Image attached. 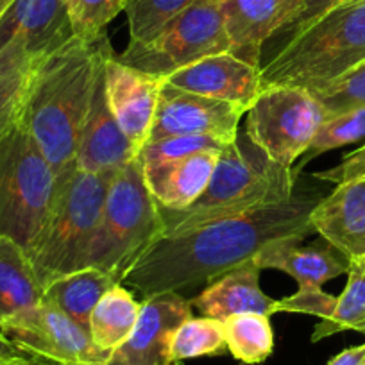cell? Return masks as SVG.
<instances>
[{"label":"cell","instance_id":"obj_1","mask_svg":"<svg viewBox=\"0 0 365 365\" xmlns=\"http://www.w3.org/2000/svg\"><path fill=\"white\" fill-rule=\"evenodd\" d=\"M319 201L294 194L278 205L160 237L125 274L122 285L147 299L213 282L255 259L274 242L315 233L310 213Z\"/></svg>","mask_w":365,"mask_h":365},{"label":"cell","instance_id":"obj_2","mask_svg":"<svg viewBox=\"0 0 365 365\" xmlns=\"http://www.w3.org/2000/svg\"><path fill=\"white\" fill-rule=\"evenodd\" d=\"M110 48L108 36L97 43L72 36L61 47L40 56L31 76L19 118L51 163L58 194L77 168L81 129Z\"/></svg>","mask_w":365,"mask_h":365},{"label":"cell","instance_id":"obj_3","mask_svg":"<svg viewBox=\"0 0 365 365\" xmlns=\"http://www.w3.org/2000/svg\"><path fill=\"white\" fill-rule=\"evenodd\" d=\"M297 174L270 161L245 133H238L219 154L205 194L185 210L160 208L163 237L289 201L296 194Z\"/></svg>","mask_w":365,"mask_h":365},{"label":"cell","instance_id":"obj_4","mask_svg":"<svg viewBox=\"0 0 365 365\" xmlns=\"http://www.w3.org/2000/svg\"><path fill=\"white\" fill-rule=\"evenodd\" d=\"M365 59V0H342L304 29L259 70L262 88L315 90Z\"/></svg>","mask_w":365,"mask_h":365},{"label":"cell","instance_id":"obj_5","mask_svg":"<svg viewBox=\"0 0 365 365\" xmlns=\"http://www.w3.org/2000/svg\"><path fill=\"white\" fill-rule=\"evenodd\" d=\"M113 175L76 168L58 194L43 230L27 251L41 287L90 267Z\"/></svg>","mask_w":365,"mask_h":365},{"label":"cell","instance_id":"obj_6","mask_svg":"<svg viewBox=\"0 0 365 365\" xmlns=\"http://www.w3.org/2000/svg\"><path fill=\"white\" fill-rule=\"evenodd\" d=\"M56 195L54 170L19 118L0 135V235L29 251Z\"/></svg>","mask_w":365,"mask_h":365},{"label":"cell","instance_id":"obj_7","mask_svg":"<svg viewBox=\"0 0 365 365\" xmlns=\"http://www.w3.org/2000/svg\"><path fill=\"white\" fill-rule=\"evenodd\" d=\"M163 237L160 206L143 179L138 156L117 172L108 187L90 267L111 274L118 283L140 256Z\"/></svg>","mask_w":365,"mask_h":365},{"label":"cell","instance_id":"obj_8","mask_svg":"<svg viewBox=\"0 0 365 365\" xmlns=\"http://www.w3.org/2000/svg\"><path fill=\"white\" fill-rule=\"evenodd\" d=\"M220 0H194L147 43H129L115 58L131 68L167 79L208 56L230 52Z\"/></svg>","mask_w":365,"mask_h":365},{"label":"cell","instance_id":"obj_9","mask_svg":"<svg viewBox=\"0 0 365 365\" xmlns=\"http://www.w3.org/2000/svg\"><path fill=\"white\" fill-rule=\"evenodd\" d=\"M324 120V110L308 90L267 86L247 110L245 135L270 161L294 170Z\"/></svg>","mask_w":365,"mask_h":365},{"label":"cell","instance_id":"obj_10","mask_svg":"<svg viewBox=\"0 0 365 365\" xmlns=\"http://www.w3.org/2000/svg\"><path fill=\"white\" fill-rule=\"evenodd\" d=\"M0 333L24 353L58 365H104L110 358L93 344L88 329L43 299L38 307L2 322Z\"/></svg>","mask_w":365,"mask_h":365},{"label":"cell","instance_id":"obj_11","mask_svg":"<svg viewBox=\"0 0 365 365\" xmlns=\"http://www.w3.org/2000/svg\"><path fill=\"white\" fill-rule=\"evenodd\" d=\"M245 113L247 110L237 104L179 90L163 81L149 142L187 135H212L233 142Z\"/></svg>","mask_w":365,"mask_h":365},{"label":"cell","instance_id":"obj_12","mask_svg":"<svg viewBox=\"0 0 365 365\" xmlns=\"http://www.w3.org/2000/svg\"><path fill=\"white\" fill-rule=\"evenodd\" d=\"M163 81L120 63L113 48L104 58L108 104L136 154L149 142Z\"/></svg>","mask_w":365,"mask_h":365},{"label":"cell","instance_id":"obj_13","mask_svg":"<svg viewBox=\"0 0 365 365\" xmlns=\"http://www.w3.org/2000/svg\"><path fill=\"white\" fill-rule=\"evenodd\" d=\"M190 317H194L192 303L179 294L147 297L129 339L104 365H174L170 361L172 331Z\"/></svg>","mask_w":365,"mask_h":365},{"label":"cell","instance_id":"obj_14","mask_svg":"<svg viewBox=\"0 0 365 365\" xmlns=\"http://www.w3.org/2000/svg\"><path fill=\"white\" fill-rule=\"evenodd\" d=\"M262 66L249 65L231 52L208 56L168 76L167 83L179 90L249 110L262 90Z\"/></svg>","mask_w":365,"mask_h":365},{"label":"cell","instance_id":"obj_15","mask_svg":"<svg viewBox=\"0 0 365 365\" xmlns=\"http://www.w3.org/2000/svg\"><path fill=\"white\" fill-rule=\"evenodd\" d=\"M136 156L138 154L135 147L120 129L108 104L103 61L81 129L76 165L81 170L96 172V174H117Z\"/></svg>","mask_w":365,"mask_h":365},{"label":"cell","instance_id":"obj_16","mask_svg":"<svg viewBox=\"0 0 365 365\" xmlns=\"http://www.w3.org/2000/svg\"><path fill=\"white\" fill-rule=\"evenodd\" d=\"M231 41V54L249 65H259L262 45L285 31L303 11L304 0H220Z\"/></svg>","mask_w":365,"mask_h":365},{"label":"cell","instance_id":"obj_17","mask_svg":"<svg viewBox=\"0 0 365 365\" xmlns=\"http://www.w3.org/2000/svg\"><path fill=\"white\" fill-rule=\"evenodd\" d=\"M310 224L322 240L347 262L365 258V174L339 182L310 213Z\"/></svg>","mask_w":365,"mask_h":365},{"label":"cell","instance_id":"obj_18","mask_svg":"<svg viewBox=\"0 0 365 365\" xmlns=\"http://www.w3.org/2000/svg\"><path fill=\"white\" fill-rule=\"evenodd\" d=\"M72 36L65 0H13L0 16V48L20 40L34 56H43Z\"/></svg>","mask_w":365,"mask_h":365},{"label":"cell","instance_id":"obj_19","mask_svg":"<svg viewBox=\"0 0 365 365\" xmlns=\"http://www.w3.org/2000/svg\"><path fill=\"white\" fill-rule=\"evenodd\" d=\"M304 238H285L267 245L255 258L259 269H276L292 276L299 289L317 290L349 270V262L333 245H303Z\"/></svg>","mask_w":365,"mask_h":365},{"label":"cell","instance_id":"obj_20","mask_svg":"<svg viewBox=\"0 0 365 365\" xmlns=\"http://www.w3.org/2000/svg\"><path fill=\"white\" fill-rule=\"evenodd\" d=\"M220 153H199L174 160L142 163L150 195L163 210H185L208 187Z\"/></svg>","mask_w":365,"mask_h":365},{"label":"cell","instance_id":"obj_21","mask_svg":"<svg viewBox=\"0 0 365 365\" xmlns=\"http://www.w3.org/2000/svg\"><path fill=\"white\" fill-rule=\"evenodd\" d=\"M259 269L255 259L213 279L197 297L190 301L202 317L224 321L237 314H278V301L259 289Z\"/></svg>","mask_w":365,"mask_h":365},{"label":"cell","instance_id":"obj_22","mask_svg":"<svg viewBox=\"0 0 365 365\" xmlns=\"http://www.w3.org/2000/svg\"><path fill=\"white\" fill-rule=\"evenodd\" d=\"M41 299L43 287L27 252L11 238L0 235V324L38 307Z\"/></svg>","mask_w":365,"mask_h":365},{"label":"cell","instance_id":"obj_23","mask_svg":"<svg viewBox=\"0 0 365 365\" xmlns=\"http://www.w3.org/2000/svg\"><path fill=\"white\" fill-rule=\"evenodd\" d=\"M115 285H118V282L111 274L96 267H86V269L65 274L45 285L43 301L54 304L72 321L88 329L93 308L97 307L101 297Z\"/></svg>","mask_w":365,"mask_h":365},{"label":"cell","instance_id":"obj_24","mask_svg":"<svg viewBox=\"0 0 365 365\" xmlns=\"http://www.w3.org/2000/svg\"><path fill=\"white\" fill-rule=\"evenodd\" d=\"M142 303L122 283L108 290L90 315V336L97 347L111 354L135 329Z\"/></svg>","mask_w":365,"mask_h":365},{"label":"cell","instance_id":"obj_25","mask_svg":"<svg viewBox=\"0 0 365 365\" xmlns=\"http://www.w3.org/2000/svg\"><path fill=\"white\" fill-rule=\"evenodd\" d=\"M38 58L20 40L0 48V135L19 120Z\"/></svg>","mask_w":365,"mask_h":365},{"label":"cell","instance_id":"obj_26","mask_svg":"<svg viewBox=\"0 0 365 365\" xmlns=\"http://www.w3.org/2000/svg\"><path fill=\"white\" fill-rule=\"evenodd\" d=\"M227 351L247 365L265 361L274 351V331L269 315L237 314L222 321Z\"/></svg>","mask_w":365,"mask_h":365},{"label":"cell","instance_id":"obj_27","mask_svg":"<svg viewBox=\"0 0 365 365\" xmlns=\"http://www.w3.org/2000/svg\"><path fill=\"white\" fill-rule=\"evenodd\" d=\"M347 329L365 333V258L349 262L346 289L336 297L331 315L321 319L315 326L312 342H319Z\"/></svg>","mask_w":365,"mask_h":365},{"label":"cell","instance_id":"obj_28","mask_svg":"<svg viewBox=\"0 0 365 365\" xmlns=\"http://www.w3.org/2000/svg\"><path fill=\"white\" fill-rule=\"evenodd\" d=\"M227 349L222 321L190 317L178 326L170 336V361L179 365L190 358L217 356Z\"/></svg>","mask_w":365,"mask_h":365},{"label":"cell","instance_id":"obj_29","mask_svg":"<svg viewBox=\"0 0 365 365\" xmlns=\"http://www.w3.org/2000/svg\"><path fill=\"white\" fill-rule=\"evenodd\" d=\"M194 0H128L129 43H147L160 34Z\"/></svg>","mask_w":365,"mask_h":365},{"label":"cell","instance_id":"obj_30","mask_svg":"<svg viewBox=\"0 0 365 365\" xmlns=\"http://www.w3.org/2000/svg\"><path fill=\"white\" fill-rule=\"evenodd\" d=\"M128 0H65L72 34L84 43H97L106 27L125 9Z\"/></svg>","mask_w":365,"mask_h":365},{"label":"cell","instance_id":"obj_31","mask_svg":"<svg viewBox=\"0 0 365 365\" xmlns=\"http://www.w3.org/2000/svg\"><path fill=\"white\" fill-rule=\"evenodd\" d=\"M361 140H365V108H356V110L346 111V113L335 115V117H328L315 138L312 140L307 153L303 154L301 163L297 165V168H294V172L297 174L303 165L328 150L361 142Z\"/></svg>","mask_w":365,"mask_h":365},{"label":"cell","instance_id":"obj_32","mask_svg":"<svg viewBox=\"0 0 365 365\" xmlns=\"http://www.w3.org/2000/svg\"><path fill=\"white\" fill-rule=\"evenodd\" d=\"M324 110L326 118L365 108V59L315 90H308Z\"/></svg>","mask_w":365,"mask_h":365},{"label":"cell","instance_id":"obj_33","mask_svg":"<svg viewBox=\"0 0 365 365\" xmlns=\"http://www.w3.org/2000/svg\"><path fill=\"white\" fill-rule=\"evenodd\" d=\"M227 143L230 142L212 135L170 136V138L145 143L140 149L138 160L142 163H156V161L185 158L199 153H222Z\"/></svg>","mask_w":365,"mask_h":365},{"label":"cell","instance_id":"obj_34","mask_svg":"<svg viewBox=\"0 0 365 365\" xmlns=\"http://www.w3.org/2000/svg\"><path fill=\"white\" fill-rule=\"evenodd\" d=\"M336 297L324 292L322 289L317 290H303L297 289V292L290 297H283L278 301L279 312H290V314H308L317 315L321 319H328L335 308Z\"/></svg>","mask_w":365,"mask_h":365},{"label":"cell","instance_id":"obj_35","mask_svg":"<svg viewBox=\"0 0 365 365\" xmlns=\"http://www.w3.org/2000/svg\"><path fill=\"white\" fill-rule=\"evenodd\" d=\"M365 174V140H364V145L360 149L353 150L349 153L347 156L342 158L336 167L329 168V170L324 172H317L314 174L317 179H322V181H329V182H339L347 181V179H353L358 178V175H364Z\"/></svg>","mask_w":365,"mask_h":365},{"label":"cell","instance_id":"obj_36","mask_svg":"<svg viewBox=\"0 0 365 365\" xmlns=\"http://www.w3.org/2000/svg\"><path fill=\"white\" fill-rule=\"evenodd\" d=\"M342 0H304V4H303V11H301V15L297 16L296 22L292 24V26L289 27L290 36L292 34H296L297 31L304 29L307 26H310L314 20H317L319 16L324 15L326 11H329L331 8H335L336 4H340Z\"/></svg>","mask_w":365,"mask_h":365},{"label":"cell","instance_id":"obj_37","mask_svg":"<svg viewBox=\"0 0 365 365\" xmlns=\"http://www.w3.org/2000/svg\"><path fill=\"white\" fill-rule=\"evenodd\" d=\"M365 358V344L360 346L347 347V349L340 351L336 356H333L328 361V365H364Z\"/></svg>","mask_w":365,"mask_h":365},{"label":"cell","instance_id":"obj_38","mask_svg":"<svg viewBox=\"0 0 365 365\" xmlns=\"http://www.w3.org/2000/svg\"><path fill=\"white\" fill-rule=\"evenodd\" d=\"M29 356L31 354L24 353L20 347H16L11 340H8L2 333H0V365L20 360V358H29Z\"/></svg>","mask_w":365,"mask_h":365},{"label":"cell","instance_id":"obj_39","mask_svg":"<svg viewBox=\"0 0 365 365\" xmlns=\"http://www.w3.org/2000/svg\"><path fill=\"white\" fill-rule=\"evenodd\" d=\"M4 365H56L52 361L43 360V358H36V356H29V358H20V360L9 361V364Z\"/></svg>","mask_w":365,"mask_h":365},{"label":"cell","instance_id":"obj_40","mask_svg":"<svg viewBox=\"0 0 365 365\" xmlns=\"http://www.w3.org/2000/svg\"><path fill=\"white\" fill-rule=\"evenodd\" d=\"M11 2L13 0H0V16L4 15V11L9 8V4H11Z\"/></svg>","mask_w":365,"mask_h":365},{"label":"cell","instance_id":"obj_41","mask_svg":"<svg viewBox=\"0 0 365 365\" xmlns=\"http://www.w3.org/2000/svg\"><path fill=\"white\" fill-rule=\"evenodd\" d=\"M58 365V364H56ZM61 365H93V364H61Z\"/></svg>","mask_w":365,"mask_h":365},{"label":"cell","instance_id":"obj_42","mask_svg":"<svg viewBox=\"0 0 365 365\" xmlns=\"http://www.w3.org/2000/svg\"><path fill=\"white\" fill-rule=\"evenodd\" d=\"M364 365H365V358H364Z\"/></svg>","mask_w":365,"mask_h":365}]
</instances>
